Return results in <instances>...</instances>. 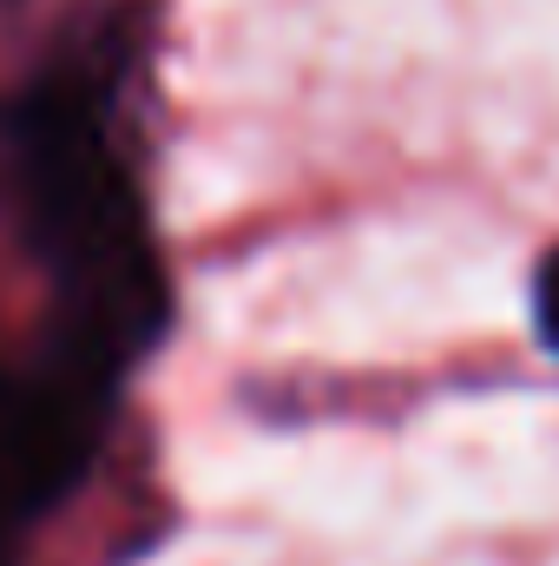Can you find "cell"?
<instances>
[{
	"instance_id": "1",
	"label": "cell",
	"mask_w": 559,
	"mask_h": 566,
	"mask_svg": "<svg viewBox=\"0 0 559 566\" xmlns=\"http://www.w3.org/2000/svg\"><path fill=\"white\" fill-rule=\"evenodd\" d=\"M534 329H540V343L559 356V244L540 258V271H534Z\"/></svg>"
}]
</instances>
